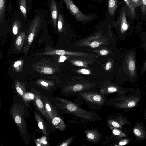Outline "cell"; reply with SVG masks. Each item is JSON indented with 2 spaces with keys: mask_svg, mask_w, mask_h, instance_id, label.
I'll list each match as a JSON object with an SVG mask.
<instances>
[{
  "mask_svg": "<svg viewBox=\"0 0 146 146\" xmlns=\"http://www.w3.org/2000/svg\"><path fill=\"white\" fill-rule=\"evenodd\" d=\"M56 99L60 102L58 105L60 108L74 116L88 121L94 122L101 119L96 111L84 109L69 100L60 98H58Z\"/></svg>",
  "mask_w": 146,
  "mask_h": 146,
  "instance_id": "obj_1",
  "label": "cell"
},
{
  "mask_svg": "<svg viewBox=\"0 0 146 146\" xmlns=\"http://www.w3.org/2000/svg\"><path fill=\"white\" fill-rule=\"evenodd\" d=\"M80 100L84 101L92 110H98L106 104V95L98 92L88 91L78 92L74 94Z\"/></svg>",
  "mask_w": 146,
  "mask_h": 146,
  "instance_id": "obj_2",
  "label": "cell"
},
{
  "mask_svg": "<svg viewBox=\"0 0 146 146\" xmlns=\"http://www.w3.org/2000/svg\"><path fill=\"white\" fill-rule=\"evenodd\" d=\"M62 1L64 3L67 9L77 21L86 24L96 19L98 17L97 14L94 13L87 14L83 13L72 0Z\"/></svg>",
  "mask_w": 146,
  "mask_h": 146,
  "instance_id": "obj_3",
  "label": "cell"
},
{
  "mask_svg": "<svg viewBox=\"0 0 146 146\" xmlns=\"http://www.w3.org/2000/svg\"><path fill=\"white\" fill-rule=\"evenodd\" d=\"M139 100V98L131 97L124 100H119L115 98L107 99L106 105L119 108H132L135 106Z\"/></svg>",
  "mask_w": 146,
  "mask_h": 146,
  "instance_id": "obj_4",
  "label": "cell"
},
{
  "mask_svg": "<svg viewBox=\"0 0 146 146\" xmlns=\"http://www.w3.org/2000/svg\"><path fill=\"white\" fill-rule=\"evenodd\" d=\"M19 106L15 104L12 108L11 112L14 121L18 126L20 132L25 134V125L23 113L21 112Z\"/></svg>",
  "mask_w": 146,
  "mask_h": 146,
  "instance_id": "obj_5",
  "label": "cell"
},
{
  "mask_svg": "<svg viewBox=\"0 0 146 146\" xmlns=\"http://www.w3.org/2000/svg\"><path fill=\"white\" fill-rule=\"evenodd\" d=\"M119 0H106V12L104 19L113 23L118 6Z\"/></svg>",
  "mask_w": 146,
  "mask_h": 146,
  "instance_id": "obj_6",
  "label": "cell"
},
{
  "mask_svg": "<svg viewBox=\"0 0 146 146\" xmlns=\"http://www.w3.org/2000/svg\"><path fill=\"white\" fill-rule=\"evenodd\" d=\"M60 0H48L47 5L49 10L48 19L55 27L57 25L58 16V6Z\"/></svg>",
  "mask_w": 146,
  "mask_h": 146,
  "instance_id": "obj_7",
  "label": "cell"
},
{
  "mask_svg": "<svg viewBox=\"0 0 146 146\" xmlns=\"http://www.w3.org/2000/svg\"><path fill=\"white\" fill-rule=\"evenodd\" d=\"M126 64L129 76L132 78H134L136 75V70L135 59L133 53L129 54L127 56Z\"/></svg>",
  "mask_w": 146,
  "mask_h": 146,
  "instance_id": "obj_8",
  "label": "cell"
},
{
  "mask_svg": "<svg viewBox=\"0 0 146 146\" xmlns=\"http://www.w3.org/2000/svg\"><path fill=\"white\" fill-rule=\"evenodd\" d=\"M84 132L86 136V140L89 142H98L102 137V134L95 129H86L84 131Z\"/></svg>",
  "mask_w": 146,
  "mask_h": 146,
  "instance_id": "obj_9",
  "label": "cell"
},
{
  "mask_svg": "<svg viewBox=\"0 0 146 146\" xmlns=\"http://www.w3.org/2000/svg\"><path fill=\"white\" fill-rule=\"evenodd\" d=\"M113 23L119 25L122 33H124L128 29L129 26L126 20L125 11L122 9V8L120 11L117 21L116 22L113 21Z\"/></svg>",
  "mask_w": 146,
  "mask_h": 146,
  "instance_id": "obj_10",
  "label": "cell"
},
{
  "mask_svg": "<svg viewBox=\"0 0 146 146\" xmlns=\"http://www.w3.org/2000/svg\"><path fill=\"white\" fill-rule=\"evenodd\" d=\"M107 123L108 126H110L113 127L121 128L124 122L123 120L120 117H116L114 116H109L107 118Z\"/></svg>",
  "mask_w": 146,
  "mask_h": 146,
  "instance_id": "obj_11",
  "label": "cell"
},
{
  "mask_svg": "<svg viewBox=\"0 0 146 146\" xmlns=\"http://www.w3.org/2000/svg\"><path fill=\"white\" fill-rule=\"evenodd\" d=\"M35 96V101L37 108L48 121L51 122L52 121L51 120L46 113L45 107L40 96L36 94Z\"/></svg>",
  "mask_w": 146,
  "mask_h": 146,
  "instance_id": "obj_12",
  "label": "cell"
},
{
  "mask_svg": "<svg viewBox=\"0 0 146 146\" xmlns=\"http://www.w3.org/2000/svg\"><path fill=\"white\" fill-rule=\"evenodd\" d=\"M18 7L25 21L27 19V0H17Z\"/></svg>",
  "mask_w": 146,
  "mask_h": 146,
  "instance_id": "obj_13",
  "label": "cell"
},
{
  "mask_svg": "<svg viewBox=\"0 0 146 146\" xmlns=\"http://www.w3.org/2000/svg\"><path fill=\"white\" fill-rule=\"evenodd\" d=\"M99 92L103 94L106 95L116 92L119 94L123 93L118 87L113 86L102 88Z\"/></svg>",
  "mask_w": 146,
  "mask_h": 146,
  "instance_id": "obj_14",
  "label": "cell"
},
{
  "mask_svg": "<svg viewBox=\"0 0 146 146\" xmlns=\"http://www.w3.org/2000/svg\"><path fill=\"white\" fill-rule=\"evenodd\" d=\"M52 122L56 128L60 131H63L66 128V126L64 121L59 117L56 116L54 117Z\"/></svg>",
  "mask_w": 146,
  "mask_h": 146,
  "instance_id": "obj_15",
  "label": "cell"
},
{
  "mask_svg": "<svg viewBox=\"0 0 146 146\" xmlns=\"http://www.w3.org/2000/svg\"><path fill=\"white\" fill-rule=\"evenodd\" d=\"M35 117L37 121L39 128L40 129L44 134L46 136L48 135L47 132L46 127L43 120L40 116L37 113L35 114Z\"/></svg>",
  "mask_w": 146,
  "mask_h": 146,
  "instance_id": "obj_16",
  "label": "cell"
},
{
  "mask_svg": "<svg viewBox=\"0 0 146 146\" xmlns=\"http://www.w3.org/2000/svg\"><path fill=\"white\" fill-rule=\"evenodd\" d=\"M45 106L47 113L50 117L51 121L55 117L57 116V113L54 109L52 110L50 105L46 100H45Z\"/></svg>",
  "mask_w": 146,
  "mask_h": 146,
  "instance_id": "obj_17",
  "label": "cell"
},
{
  "mask_svg": "<svg viewBox=\"0 0 146 146\" xmlns=\"http://www.w3.org/2000/svg\"><path fill=\"white\" fill-rule=\"evenodd\" d=\"M112 131L113 134L115 136L119 137H126L125 134L122 132L118 128H115L110 126H108Z\"/></svg>",
  "mask_w": 146,
  "mask_h": 146,
  "instance_id": "obj_18",
  "label": "cell"
},
{
  "mask_svg": "<svg viewBox=\"0 0 146 146\" xmlns=\"http://www.w3.org/2000/svg\"><path fill=\"white\" fill-rule=\"evenodd\" d=\"M124 1L130 9L132 18H134L136 16L135 7L133 6L130 0H124Z\"/></svg>",
  "mask_w": 146,
  "mask_h": 146,
  "instance_id": "obj_19",
  "label": "cell"
},
{
  "mask_svg": "<svg viewBox=\"0 0 146 146\" xmlns=\"http://www.w3.org/2000/svg\"><path fill=\"white\" fill-rule=\"evenodd\" d=\"M133 132L139 138H143L145 137V132L141 128L138 127L135 128L134 129Z\"/></svg>",
  "mask_w": 146,
  "mask_h": 146,
  "instance_id": "obj_20",
  "label": "cell"
},
{
  "mask_svg": "<svg viewBox=\"0 0 146 146\" xmlns=\"http://www.w3.org/2000/svg\"><path fill=\"white\" fill-rule=\"evenodd\" d=\"M76 135H73L70 137L65 140L60 145V146H68L72 143L76 137Z\"/></svg>",
  "mask_w": 146,
  "mask_h": 146,
  "instance_id": "obj_21",
  "label": "cell"
},
{
  "mask_svg": "<svg viewBox=\"0 0 146 146\" xmlns=\"http://www.w3.org/2000/svg\"><path fill=\"white\" fill-rule=\"evenodd\" d=\"M141 8L143 16L146 14V0H142Z\"/></svg>",
  "mask_w": 146,
  "mask_h": 146,
  "instance_id": "obj_22",
  "label": "cell"
},
{
  "mask_svg": "<svg viewBox=\"0 0 146 146\" xmlns=\"http://www.w3.org/2000/svg\"><path fill=\"white\" fill-rule=\"evenodd\" d=\"M134 7L139 6L141 5L142 0H130Z\"/></svg>",
  "mask_w": 146,
  "mask_h": 146,
  "instance_id": "obj_23",
  "label": "cell"
},
{
  "mask_svg": "<svg viewBox=\"0 0 146 146\" xmlns=\"http://www.w3.org/2000/svg\"><path fill=\"white\" fill-rule=\"evenodd\" d=\"M34 98V94L31 93L26 94L24 96V98L26 100H33Z\"/></svg>",
  "mask_w": 146,
  "mask_h": 146,
  "instance_id": "obj_24",
  "label": "cell"
},
{
  "mask_svg": "<svg viewBox=\"0 0 146 146\" xmlns=\"http://www.w3.org/2000/svg\"><path fill=\"white\" fill-rule=\"evenodd\" d=\"M43 72L45 74H50L52 72V69L49 67H46L43 69Z\"/></svg>",
  "mask_w": 146,
  "mask_h": 146,
  "instance_id": "obj_25",
  "label": "cell"
},
{
  "mask_svg": "<svg viewBox=\"0 0 146 146\" xmlns=\"http://www.w3.org/2000/svg\"><path fill=\"white\" fill-rule=\"evenodd\" d=\"M56 53L57 55H63L66 54V52L64 50H58L56 51Z\"/></svg>",
  "mask_w": 146,
  "mask_h": 146,
  "instance_id": "obj_26",
  "label": "cell"
},
{
  "mask_svg": "<svg viewBox=\"0 0 146 146\" xmlns=\"http://www.w3.org/2000/svg\"><path fill=\"white\" fill-rule=\"evenodd\" d=\"M99 43L97 41H94L90 44V46L92 48H96L99 46Z\"/></svg>",
  "mask_w": 146,
  "mask_h": 146,
  "instance_id": "obj_27",
  "label": "cell"
},
{
  "mask_svg": "<svg viewBox=\"0 0 146 146\" xmlns=\"http://www.w3.org/2000/svg\"><path fill=\"white\" fill-rule=\"evenodd\" d=\"M128 142V140L124 139L120 141L119 143V145L122 146L127 144Z\"/></svg>",
  "mask_w": 146,
  "mask_h": 146,
  "instance_id": "obj_28",
  "label": "cell"
},
{
  "mask_svg": "<svg viewBox=\"0 0 146 146\" xmlns=\"http://www.w3.org/2000/svg\"><path fill=\"white\" fill-rule=\"evenodd\" d=\"M17 91L20 95L22 96L24 94V92L22 89L19 87H17L16 88Z\"/></svg>",
  "mask_w": 146,
  "mask_h": 146,
  "instance_id": "obj_29",
  "label": "cell"
},
{
  "mask_svg": "<svg viewBox=\"0 0 146 146\" xmlns=\"http://www.w3.org/2000/svg\"><path fill=\"white\" fill-rule=\"evenodd\" d=\"M34 34L33 33H31L30 34L28 38V41L29 42H31L33 41Z\"/></svg>",
  "mask_w": 146,
  "mask_h": 146,
  "instance_id": "obj_30",
  "label": "cell"
},
{
  "mask_svg": "<svg viewBox=\"0 0 146 146\" xmlns=\"http://www.w3.org/2000/svg\"><path fill=\"white\" fill-rule=\"evenodd\" d=\"M75 65L79 66H82L84 65L83 62L80 61H76L74 62Z\"/></svg>",
  "mask_w": 146,
  "mask_h": 146,
  "instance_id": "obj_31",
  "label": "cell"
},
{
  "mask_svg": "<svg viewBox=\"0 0 146 146\" xmlns=\"http://www.w3.org/2000/svg\"><path fill=\"white\" fill-rule=\"evenodd\" d=\"M142 70V73L141 74V75L143 74L146 71V60L144 63Z\"/></svg>",
  "mask_w": 146,
  "mask_h": 146,
  "instance_id": "obj_32",
  "label": "cell"
},
{
  "mask_svg": "<svg viewBox=\"0 0 146 146\" xmlns=\"http://www.w3.org/2000/svg\"><path fill=\"white\" fill-rule=\"evenodd\" d=\"M22 41L21 38L20 36H19L16 41V43L18 45H19L21 44Z\"/></svg>",
  "mask_w": 146,
  "mask_h": 146,
  "instance_id": "obj_33",
  "label": "cell"
},
{
  "mask_svg": "<svg viewBox=\"0 0 146 146\" xmlns=\"http://www.w3.org/2000/svg\"><path fill=\"white\" fill-rule=\"evenodd\" d=\"M111 63L110 62H108L106 64L105 68L107 70H110L111 67Z\"/></svg>",
  "mask_w": 146,
  "mask_h": 146,
  "instance_id": "obj_34",
  "label": "cell"
},
{
  "mask_svg": "<svg viewBox=\"0 0 146 146\" xmlns=\"http://www.w3.org/2000/svg\"><path fill=\"white\" fill-rule=\"evenodd\" d=\"M108 51L105 50H102L100 51V54L102 55H105L107 54Z\"/></svg>",
  "mask_w": 146,
  "mask_h": 146,
  "instance_id": "obj_35",
  "label": "cell"
},
{
  "mask_svg": "<svg viewBox=\"0 0 146 146\" xmlns=\"http://www.w3.org/2000/svg\"><path fill=\"white\" fill-rule=\"evenodd\" d=\"M18 30V29L17 27L16 26H13L12 31L14 34H16L17 33Z\"/></svg>",
  "mask_w": 146,
  "mask_h": 146,
  "instance_id": "obj_36",
  "label": "cell"
},
{
  "mask_svg": "<svg viewBox=\"0 0 146 146\" xmlns=\"http://www.w3.org/2000/svg\"><path fill=\"white\" fill-rule=\"evenodd\" d=\"M81 72L83 74H89V71L85 69H82L81 70Z\"/></svg>",
  "mask_w": 146,
  "mask_h": 146,
  "instance_id": "obj_37",
  "label": "cell"
},
{
  "mask_svg": "<svg viewBox=\"0 0 146 146\" xmlns=\"http://www.w3.org/2000/svg\"><path fill=\"white\" fill-rule=\"evenodd\" d=\"M21 64V61H17L16 62L14 65V66L16 67L20 65Z\"/></svg>",
  "mask_w": 146,
  "mask_h": 146,
  "instance_id": "obj_38",
  "label": "cell"
},
{
  "mask_svg": "<svg viewBox=\"0 0 146 146\" xmlns=\"http://www.w3.org/2000/svg\"><path fill=\"white\" fill-rule=\"evenodd\" d=\"M66 58L65 56H64L62 55L61 56L60 60L59 62H63L66 59Z\"/></svg>",
  "mask_w": 146,
  "mask_h": 146,
  "instance_id": "obj_39",
  "label": "cell"
},
{
  "mask_svg": "<svg viewBox=\"0 0 146 146\" xmlns=\"http://www.w3.org/2000/svg\"><path fill=\"white\" fill-rule=\"evenodd\" d=\"M41 84L42 85L45 87H47L48 85V83L44 81L41 82Z\"/></svg>",
  "mask_w": 146,
  "mask_h": 146,
  "instance_id": "obj_40",
  "label": "cell"
},
{
  "mask_svg": "<svg viewBox=\"0 0 146 146\" xmlns=\"http://www.w3.org/2000/svg\"><path fill=\"white\" fill-rule=\"evenodd\" d=\"M92 1H93L96 3H103L104 0H91Z\"/></svg>",
  "mask_w": 146,
  "mask_h": 146,
  "instance_id": "obj_41",
  "label": "cell"
},
{
  "mask_svg": "<svg viewBox=\"0 0 146 146\" xmlns=\"http://www.w3.org/2000/svg\"><path fill=\"white\" fill-rule=\"evenodd\" d=\"M42 143L46 145L47 144V142L44 140H43V139H42Z\"/></svg>",
  "mask_w": 146,
  "mask_h": 146,
  "instance_id": "obj_42",
  "label": "cell"
},
{
  "mask_svg": "<svg viewBox=\"0 0 146 146\" xmlns=\"http://www.w3.org/2000/svg\"><path fill=\"white\" fill-rule=\"evenodd\" d=\"M37 146H41V145H40V144H38V145H37Z\"/></svg>",
  "mask_w": 146,
  "mask_h": 146,
  "instance_id": "obj_43",
  "label": "cell"
}]
</instances>
